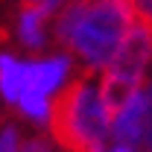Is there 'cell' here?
Listing matches in <instances>:
<instances>
[{"label": "cell", "mask_w": 152, "mask_h": 152, "mask_svg": "<svg viewBox=\"0 0 152 152\" xmlns=\"http://www.w3.org/2000/svg\"><path fill=\"white\" fill-rule=\"evenodd\" d=\"M70 82H73L70 53L26 58L12 50H0V99L32 126L41 129L50 126L53 105Z\"/></svg>", "instance_id": "2"}, {"label": "cell", "mask_w": 152, "mask_h": 152, "mask_svg": "<svg viewBox=\"0 0 152 152\" xmlns=\"http://www.w3.org/2000/svg\"><path fill=\"white\" fill-rule=\"evenodd\" d=\"M143 94H146V129H143V149L152 152V79L143 85Z\"/></svg>", "instance_id": "8"}, {"label": "cell", "mask_w": 152, "mask_h": 152, "mask_svg": "<svg viewBox=\"0 0 152 152\" xmlns=\"http://www.w3.org/2000/svg\"><path fill=\"white\" fill-rule=\"evenodd\" d=\"M129 6H132L134 20H140V23L152 26V0H129Z\"/></svg>", "instance_id": "9"}, {"label": "cell", "mask_w": 152, "mask_h": 152, "mask_svg": "<svg viewBox=\"0 0 152 152\" xmlns=\"http://www.w3.org/2000/svg\"><path fill=\"white\" fill-rule=\"evenodd\" d=\"M23 3H35V6H44L47 12H58L67 0H23Z\"/></svg>", "instance_id": "11"}, {"label": "cell", "mask_w": 152, "mask_h": 152, "mask_svg": "<svg viewBox=\"0 0 152 152\" xmlns=\"http://www.w3.org/2000/svg\"><path fill=\"white\" fill-rule=\"evenodd\" d=\"M111 149L114 152H140V149H134V146H120V143H114Z\"/></svg>", "instance_id": "12"}, {"label": "cell", "mask_w": 152, "mask_h": 152, "mask_svg": "<svg viewBox=\"0 0 152 152\" xmlns=\"http://www.w3.org/2000/svg\"><path fill=\"white\" fill-rule=\"evenodd\" d=\"M0 152H23V137L15 123L0 126Z\"/></svg>", "instance_id": "7"}, {"label": "cell", "mask_w": 152, "mask_h": 152, "mask_svg": "<svg viewBox=\"0 0 152 152\" xmlns=\"http://www.w3.org/2000/svg\"><path fill=\"white\" fill-rule=\"evenodd\" d=\"M50 129L70 152H102L111 140V105L99 82L91 76L73 79L53 105Z\"/></svg>", "instance_id": "3"}, {"label": "cell", "mask_w": 152, "mask_h": 152, "mask_svg": "<svg viewBox=\"0 0 152 152\" xmlns=\"http://www.w3.org/2000/svg\"><path fill=\"white\" fill-rule=\"evenodd\" d=\"M134 23L129 0H67L56 15V41L88 70H105Z\"/></svg>", "instance_id": "1"}, {"label": "cell", "mask_w": 152, "mask_h": 152, "mask_svg": "<svg viewBox=\"0 0 152 152\" xmlns=\"http://www.w3.org/2000/svg\"><path fill=\"white\" fill-rule=\"evenodd\" d=\"M50 15L44 6L35 3H26L15 18V41H18L23 50L29 53H41L47 47V38H50Z\"/></svg>", "instance_id": "6"}, {"label": "cell", "mask_w": 152, "mask_h": 152, "mask_svg": "<svg viewBox=\"0 0 152 152\" xmlns=\"http://www.w3.org/2000/svg\"><path fill=\"white\" fill-rule=\"evenodd\" d=\"M143 129H146V94L140 85L111 111V140L137 149L143 143Z\"/></svg>", "instance_id": "5"}, {"label": "cell", "mask_w": 152, "mask_h": 152, "mask_svg": "<svg viewBox=\"0 0 152 152\" xmlns=\"http://www.w3.org/2000/svg\"><path fill=\"white\" fill-rule=\"evenodd\" d=\"M102 152H114V149H111V146H105V149H102Z\"/></svg>", "instance_id": "13"}, {"label": "cell", "mask_w": 152, "mask_h": 152, "mask_svg": "<svg viewBox=\"0 0 152 152\" xmlns=\"http://www.w3.org/2000/svg\"><path fill=\"white\" fill-rule=\"evenodd\" d=\"M23 152H53V143L44 137H26L23 140Z\"/></svg>", "instance_id": "10"}, {"label": "cell", "mask_w": 152, "mask_h": 152, "mask_svg": "<svg viewBox=\"0 0 152 152\" xmlns=\"http://www.w3.org/2000/svg\"><path fill=\"white\" fill-rule=\"evenodd\" d=\"M149 64H152V26L134 20L129 26V32L123 35L114 58L108 61V67L102 70V79H99L102 96L111 105V111L132 91H137L143 85V76L149 70Z\"/></svg>", "instance_id": "4"}]
</instances>
